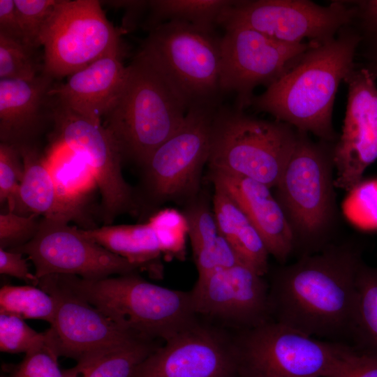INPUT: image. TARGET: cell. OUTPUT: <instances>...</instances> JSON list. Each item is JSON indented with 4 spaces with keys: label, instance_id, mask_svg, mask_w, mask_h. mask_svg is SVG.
Wrapping results in <instances>:
<instances>
[{
    "label": "cell",
    "instance_id": "obj_1",
    "mask_svg": "<svg viewBox=\"0 0 377 377\" xmlns=\"http://www.w3.org/2000/svg\"><path fill=\"white\" fill-rule=\"evenodd\" d=\"M362 262L357 244L331 243L281 267L269 287L272 320L313 337L350 335Z\"/></svg>",
    "mask_w": 377,
    "mask_h": 377
},
{
    "label": "cell",
    "instance_id": "obj_2",
    "mask_svg": "<svg viewBox=\"0 0 377 377\" xmlns=\"http://www.w3.org/2000/svg\"><path fill=\"white\" fill-rule=\"evenodd\" d=\"M362 36L353 24L337 36L313 45L296 65L261 94L251 106L267 112L297 131L311 133L320 140L336 142L332 111L338 87L355 68Z\"/></svg>",
    "mask_w": 377,
    "mask_h": 377
},
{
    "label": "cell",
    "instance_id": "obj_3",
    "mask_svg": "<svg viewBox=\"0 0 377 377\" xmlns=\"http://www.w3.org/2000/svg\"><path fill=\"white\" fill-rule=\"evenodd\" d=\"M50 276L59 286L147 340L165 341L197 321L190 291L155 284L138 272L94 281Z\"/></svg>",
    "mask_w": 377,
    "mask_h": 377
},
{
    "label": "cell",
    "instance_id": "obj_4",
    "mask_svg": "<svg viewBox=\"0 0 377 377\" xmlns=\"http://www.w3.org/2000/svg\"><path fill=\"white\" fill-rule=\"evenodd\" d=\"M335 142L313 141L297 131V140L277 184L275 197L294 237V251L312 254L330 243L338 217L334 188Z\"/></svg>",
    "mask_w": 377,
    "mask_h": 377
},
{
    "label": "cell",
    "instance_id": "obj_5",
    "mask_svg": "<svg viewBox=\"0 0 377 377\" xmlns=\"http://www.w3.org/2000/svg\"><path fill=\"white\" fill-rule=\"evenodd\" d=\"M187 110L161 74L136 53L123 86L104 115L103 126L124 161L143 166L182 125Z\"/></svg>",
    "mask_w": 377,
    "mask_h": 377
},
{
    "label": "cell",
    "instance_id": "obj_6",
    "mask_svg": "<svg viewBox=\"0 0 377 377\" xmlns=\"http://www.w3.org/2000/svg\"><path fill=\"white\" fill-rule=\"evenodd\" d=\"M221 37L215 30L170 21L151 30L137 54L161 74L187 111L219 106Z\"/></svg>",
    "mask_w": 377,
    "mask_h": 377
},
{
    "label": "cell",
    "instance_id": "obj_7",
    "mask_svg": "<svg viewBox=\"0 0 377 377\" xmlns=\"http://www.w3.org/2000/svg\"><path fill=\"white\" fill-rule=\"evenodd\" d=\"M297 140V131L288 124L259 119L235 107L221 105L213 120L208 163L212 171L275 187Z\"/></svg>",
    "mask_w": 377,
    "mask_h": 377
},
{
    "label": "cell",
    "instance_id": "obj_8",
    "mask_svg": "<svg viewBox=\"0 0 377 377\" xmlns=\"http://www.w3.org/2000/svg\"><path fill=\"white\" fill-rule=\"evenodd\" d=\"M123 33L107 19L100 1L59 0L40 36L43 73L59 79L104 57H124Z\"/></svg>",
    "mask_w": 377,
    "mask_h": 377
},
{
    "label": "cell",
    "instance_id": "obj_9",
    "mask_svg": "<svg viewBox=\"0 0 377 377\" xmlns=\"http://www.w3.org/2000/svg\"><path fill=\"white\" fill-rule=\"evenodd\" d=\"M240 377H325L345 344L270 320L235 338Z\"/></svg>",
    "mask_w": 377,
    "mask_h": 377
},
{
    "label": "cell",
    "instance_id": "obj_10",
    "mask_svg": "<svg viewBox=\"0 0 377 377\" xmlns=\"http://www.w3.org/2000/svg\"><path fill=\"white\" fill-rule=\"evenodd\" d=\"M353 1H334L326 6L308 0H238L223 14L219 26L239 25L274 40L320 44L353 23Z\"/></svg>",
    "mask_w": 377,
    "mask_h": 377
},
{
    "label": "cell",
    "instance_id": "obj_11",
    "mask_svg": "<svg viewBox=\"0 0 377 377\" xmlns=\"http://www.w3.org/2000/svg\"><path fill=\"white\" fill-rule=\"evenodd\" d=\"M38 286L56 302L54 320L45 331L46 344L58 357L76 360L73 368L77 373L112 352L145 339L59 286L50 276L40 279Z\"/></svg>",
    "mask_w": 377,
    "mask_h": 377
},
{
    "label": "cell",
    "instance_id": "obj_12",
    "mask_svg": "<svg viewBox=\"0 0 377 377\" xmlns=\"http://www.w3.org/2000/svg\"><path fill=\"white\" fill-rule=\"evenodd\" d=\"M221 43L220 88L235 95V108L251 106L258 85L267 87L287 73L313 45L284 43L256 30L227 25ZM317 44V43H316Z\"/></svg>",
    "mask_w": 377,
    "mask_h": 377
},
{
    "label": "cell",
    "instance_id": "obj_13",
    "mask_svg": "<svg viewBox=\"0 0 377 377\" xmlns=\"http://www.w3.org/2000/svg\"><path fill=\"white\" fill-rule=\"evenodd\" d=\"M53 131L90 170L101 195L100 216L111 225L119 215L137 208L135 193L122 174L123 156L101 121L82 116L54 99Z\"/></svg>",
    "mask_w": 377,
    "mask_h": 377
},
{
    "label": "cell",
    "instance_id": "obj_14",
    "mask_svg": "<svg viewBox=\"0 0 377 377\" xmlns=\"http://www.w3.org/2000/svg\"><path fill=\"white\" fill-rule=\"evenodd\" d=\"M68 219L43 216L34 237L10 249L27 255L40 279L50 275H72L85 280L138 272L140 269L124 258L86 237Z\"/></svg>",
    "mask_w": 377,
    "mask_h": 377
},
{
    "label": "cell",
    "instance_id": "obj_15",
    "mask_svg": "<svg viewBox=\"0 0 377 377\" xmlns=\"http://www.w3.org/2000/svg\"><path fill=\"white\" fill-rule=\"evenodd\" d=\"M219 106L190 108L179 128L142 166L145 189L151 200H172L197 188L208 162L213 120Z\"/></svg>",
    "mask_w": 377,
    "mask_h": 377
},
{
    "label": "cell",
    "instance_id": "obj_16",
    "mask_svg": "<svg viewBox=\"0 0 377 377\" xmlns=\"http://www.w3.org/2000/svg\"><path fill=\"white\" fill-rule=\"evenodd\" d=\"M134 377H240L235 339L197 320L158 346Z\"/></svg>",
    "mask_w": 377,
    "mask_h": 377
},
{
    "label": "cell",
    "instance_id": "obj_17",
    "mask_svg": "<svg viewBox=\"0 0 377 377\" xmlns=\"http://www.w3.org/2000/svg\"><path fill=\"white\" fill-rule=\"evenodd\" d=\"M190 293L197 316L242 330L272 320L269 287L263 276L242 263L198 276Z\"/></svg>",
    "mask_w": 377,
    "mask_h": 377
},
{
    "label": "cell",
    "instance_id": "obj_18",
    "mask_svg": "<svg viewBox=\"0 0 377 377\" xmlns=\"http://www.w3.org/2000/svg\"><path fill=\"white\" fill-rule=\"evenodd\" d=\"M348 100L342 131L333 147L334 185L348 191L377 160V84L362 64L344 79Z\"/></svg>",
    "mask_w": 377,
    "mask_h": 377
},
{
    "label": "cell",
    "instance_id": "obj_19",
    "mask_svg": "<svg viewBox=\"0 0 377 377\" xmlns=\"http://www.w3.org/2000/svg\"><path fill=\"white\" fill-rule=\"evenodd\" d=\"M54 79L41 73L30 80L0 79V140L17 149L38 145L54 123Z\"/></svg>",
    "mask_w": 377,
    "mask_h": 377
},
{
    "label": "cell",
    "instance_id": "obj_20",
    "mask_svg": "<svg viewBox=\"0 0 377 377\" xmlns=\"http://www.w3.org/2000/svg\"><path fill=\"white\" fill-rule=\"evenodd\" d=\"M212 182L239 207L263 238L269 255L284 264L294 252L286 215L267 185L252 179L212 171Z\"/></svg>",
    "mask_w": 377,
    "mask_h": 377
},
{
    "label": "cell",
    "instance_id": "obj_21",
    "mask_svg": "<svg viewBox=\"0 0 377 377\" xmlns=\"http://www.w3.org/2000/svg\"><path fill=\"white\" fill-rule=\"evenodd\" d=\"M122 56L104 57L56 83L51 95L59 104L91 119L101 121L125 80Z\"/></svg>",
    "mask_w": 377,
    "mask_h": 377
},
{
    "label": "cell",
    "instance_id": "obj_22",
    "mask_svg": "<svg viewBox=\"0 0 377 377\" xmlns=\"http://www.w3.org/2000/svg\"><path fill=\"white\" fill-rule=\"evenodd\" d=\"M17 149L23 161L24 173L13 212L68 221L83 219L79 205L63 197L59 191L39 145L24 146Z\"/></svg>",
    "mask_w": 377,
    "mask_h": 377
},
{
    "label": "cell",
    "instance_id": "obj_23",
    "mask_svg": "<svg viewBox=\"0 0 377 377\" xmlns=\"http://www.w3.org/2000/svg\"><path fill=\"white\" fill-rule=\"evenodd\" d=\"M213 212L219 233L228 241L242 262L264 276L269 269V253L250 220L219 186L214 185Z\"/></svg>",
    "mask_w": 377,
    "mask_h": 377
},
{
    "label": "cell",
    "instance_id": "obj_24",
    "mask_svg": "<svg viewBox=\"0 0 377 377\" xmlns=\"http://www.w3.org/2000/svg\"><path fill=\"white\" fill-rule=\"evenodd\" d=\"M90 239L127 260L140 270L158 274L163 254L156 235L148 222L135 225H104L81 229Z\"/></svg>",
    "mask_w": 377,
    "mask_h": 377
},
{
    "label": "cell",
    "instance_id": "obj_25",
    "mask_svg": "<svg viewBox=\"0 0 377 377\" xmlns=\"http://www.w3.org/2000/svg\"><path fill=\"white\" fill-rule=\"evenodd\" d=\"M234 0H149L148 13L142 24L149 32L170 21H180L215 30Z\"/></svg>",
    "mask_w": 377,
    "mask_h": 377
},
{
    "label": "cell",
    "instance_id": "obj_26",
    "mask_svg": "<svg viewBox=\"0 0 377 377\" xmlns=\"http://www.w3.org/2000/svg\"><path fill=\"white\" fill-rule=\"evenodd\" d=\"M350 335L355 349L377 357V267L364 261L357 274Z\"/></svg>",
    "mask_w": 377,
    "mask_h": 377
},
{
    "label": "cell",
    "instance_id": "obj_27",
    "mask_svg": "<svg viewBox=\"0 0 377 377\" xmlns=\"http://www.w3.org/2000/svg\"><path fill=\"white\" fill-rule=\"evenodd\" d=\"M185 216L198 276L219 269L217 240L220 233L213 211L198 204L191 207Z\"/></svg>",
    "mask_w": 377,
    "mask_h": 377
},
{
    "label": "cell",
    "instance_id": "obj_28",
    "mask_svg": "<svg viewBox=\"0 0 377 377\" xmlns=\"http://www.w3.org/2000/svg\"><path fill=\"white\" fill-rule=\"evenodd\" d=\"M0 313L51 324L56 313V302L40 287L6 284L0 289Z\"/></svg>",
    "mask_w": 377,
    "mask_h": 377
},
{
    "label": "cell",
    "instance_id": "obj_29",
    "mask_svg": "<svg viewBox=\"0 0 377 377\" xmlns=\"http://www.w3.org/2000/svg\"><path fill=\"white\" fill-rule=\"evenodd\" d=\"M153 341L141 339L112 352L86 369L75 371L77 377H134L139 365L158 347Z\"/></svg>",
    "mask_w": 377,
    "mask_h": 377
},
{
    "label": "cell",
    "instance_id": "obj_30",
    "mask_svg": "<svg viewBox=\"0 0 377 377\" xmlns=\"http://www.w3.org/2000/svg\"><path fill=\"white\" fill-rule=\"evenodd\" d=\"M36 50L0 35V79L30 80L43 73V63Z\"/></svg>",
    "mask_w": 377,
    "mask_h": 377
},
{
    "label": "cell",
    "instance_id": "obj_31",
    "mask_svg": "<svg viewBox=\"0 0 377 377\" xmlns=\"http://www.w3.org/2000/svg\"><path fill=\"white\" fill-rule=\"evenodd\" d=\"M148 223L156 235L163 254L181 258L184 256L188 236L185 214L173 208H165L151 216Z\"/></svg>",
    "mask_w": 377,
    "mask_h": 377
},
{
    "label": "cell",
    "instance_id": "obj_32",
    "mask_svg": "<svg viewBox=\"0 0 377 377\" xmlns=\"http://www.w3.org/2000/svg\"><path fill=\"white\" fill-rule=\"evenodd\" d=\"M46 343V334L38 332L24 319L0 313V350L7 353H27Z\"/></svg>",
    "mask_w": 377,
    "mask_h": 377
},
{
    "label": "cell",
    "instance_id": "obj_33",
    "mask_svg": "<svg viewBox=\"0 0 377 377\" xmlns=\"http://www.w3.org/2000/svg\"><path fill=\"white\" fill-rule=\"evenodd\" d=\"M6 377H77L73 368L62 370L58 357L45 343L25 354L16 364L3 367Z\"/></svg>",
    "mask_w": 377,
    "mask_h": 377
},
{
    "label": "cell",
    "instance_id": "obj_34",
    "mask_svg": "<svg viewBox=\"0 0 377 377\" xmlns=\"http://www.w3.org/2000/svg\"><path fill=\"white\" fill-rule=\"evenodd\" d=\"M59 0H14L25 43L41 46L43 29Z\"/></svg>",
    "mask_w": 377,
    "mask_h": 377
},
{
    "label": "cell",
    "instance_id": "obj_35",
    "mask_svg": "<svg viewBox=\"0 0 377 377\" xmlns=\"http://www.w3.org/2000/svg\"><path fill=\"white\" fill-rule=\"evenodd\" d=\"M24 173V163L18 149L0 142V202H7L13 212Z\"/></svg>",
    "mask_w": 377,
    "mask_h": 377
},
{
    "label": "cell",
    "instance_id": "obj_36",
    "mask_svg": "<svg viewBox=\"0 0 377 377\" xmlns=\"http://www.w3.org/2000/svg\"><path fill=\"white\" fill-rule=\"evenodd\" d=\"M38 214L22 215L8 211L0 214V248L21 246L36 235L41 219Z\"/></svg>",
    "mask_w": 377,
    "mask_h": 377
},
{
    "label": "cell",
    "instance_id": "obj_37",
    "mask_svg": "<svg viewBox=\"0 0 377 377\" xmlns=\"http://www.w3.org/2000/svg\"><path fill=\"white\" fill-rule=\"evenodd\" d=\"M325 377H377V357L345 344Z\"/></svg>",
    "mask_w": 377,
    "mask_h": 377
},
{
    "label": "cell",
    "instance_id": "obj_38",
    "mask_svg": "<svg viewBox=\"0 0 377 377\" xmlns=\"http://www.w3.org/2000/svg\"><path fill=\"white\" fill-rule=\"evenodd\" d=\"M23 253L0 248V273L22 280L28 285L38 286L40 279L29 269Z\"/></svg>",
    "mask_w": 377,
    "mask_h": 377
},
{
    "label": "cell",
    "instance_id": "obj_39",
    "mask_svg": "<svg viewBox=\"0 0 377 377\" xmlns=\"http://www.w3.org/2000/svg\"><path fill=\"white\" fill-rule=\"evenodd\" d=\"M353 2L356 8L353 24L362 38L377 37V0Z\"/></svg>",
    "mask_w": 377,
    "mask_h": 377
},
{
    "label": "cell",
    "instance_id": "obj_40",
    "mask_svg": "<svg viewBox=\"0 0 377 377\" xmlns=\"http://www.w3.org/2000/svg\"><path fill=\"white\" fill-rule=\"evenodd\" d=\"M101 3L113 8L124 10V16L121 28L124 33L131 31L138 26L149 7V1L145 0L103 1Z\"/></svg>",
    "mask_w": 377,
    "mask_h": 377
},
{
    "label": "cell",
    "instance_id": "obj_41",
    "mask_svg": "<svg viewBox=\"0 0 377 377\" xmlns=\"http://www.w3.org/2000/svg\"><path fill=\"white\" fill-rule=\"evenodd\" d=\"M0 35L25 43L14 0H0Z\"/></svg>",
    "mask_w": 377,
    "mask_h": 377
},
{
    "label": "cell",
    "instance_id": "obj_42",
    "mask_svg": "<svg viewBox=\"0 0 377 377\" xmlns=\"http://www.w3.org/2000/svg\"><path fill=\"white\" fill-rule=\"evenodd\" d=\"M364 45L363 51L364 63L366 68L377 81V37L362 38Z\"/></svg>",
    "mask_w": 377,
    "mask_h": 377
}]
</instances>
